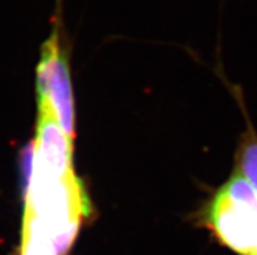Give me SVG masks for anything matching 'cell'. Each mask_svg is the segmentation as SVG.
Returning a JSON list of instances; mask_svg holds the SVG:
<instances>
[{"mask_svg": "<svg viewBox=\"0 0 257 255\" xmlns=\"http://www.w3.org/2000/svg\"><path fill=\"white\" fill-rule=\"evenodd\" d=\"M238 171L251 182L257 193V137L251 129L248 130L240 143Z\"/></svg>", "mask_w": 257, "mask_h": 255, "instance_id": "cell-6", "label": "cell"}, {"mask_svg": "<svg viewBox=\"0 0 257 255\" xmlns=\"http://www.w3.org/2000/svg\"><path fill=\"white\" fill-rule=\"evenodd\" d=\"M21 255H58L42 221L28 204L24 213Z\"/></svg>", "mask_w": 257, "mask_h": 255, "instance_id": "cell-5", "label": "cell"}, {"mask_svg": "<svg viewBox=\"0 0 257 255\" xmlns=\"http://www.w3.org/2000/svg\"><path fill=\"white\" fill-rule=\"evenodd\" d=\"M38 102H46L55 113L59 125L69 138L75 136V108L68 60L62 52L58 34L49 38L41 50L37 75Z\"/></svg>", "mask_w": 257, "mask_h": 255, "instance_id": "cell-3", "label": "cell"}, {"mask_svg": "<svg viewBox=\"0 0 257 255\" xmlns=\"http://www.w3.org/2000/svg\"><path fill=\"white\" fill-rule=\"evenodd\" d=\"M25 204L42 221L58 255L67 254L82 219L91 210L81 180L73 172L62 178H47L33 172V168Z\"/></svg>", "mask_w": 257, "mask_h": 255, "instance_id": "cell-1", "label": "cell"}, {"mask_svg": "<svg viewBox=\"0 0 257 255\" xmlns=\"http://www.w3.org/2000/svg\"><path fill=\"white\" fill-rule=\"evenodd\" d=\"M206 220L228 249L240 255L257 254V193L240 172L215 194Z\"/></svg>", "mask_w": 257, "mask_h": 255, "instance_id": "cell-2", "label": "cell"}, {"mask_svg": "<svg viewBox=\"0 0 257 255\" xmlns=\"http://www.w3.org/2000/svg\"><path fill=\"white\" fill-rule=\"evenodd\" d=\"M37 139L33 146V172L47 178H62L72 169V139L59 125L46 102H38Z\"/></svg>", "mask_w": 257, "mask_h": 255, "instance_id": "cell-4", "label": "cell"}]
</instances>
